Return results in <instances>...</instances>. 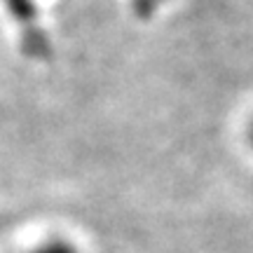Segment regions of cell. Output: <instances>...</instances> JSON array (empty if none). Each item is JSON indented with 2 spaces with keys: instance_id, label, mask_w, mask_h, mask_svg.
Here are the masks:
<instances>
[{
  "instance_id": "6da1fadb",
  "label": "cell",
  "mask_w": 253,
  "mask_h": 253,
  "mask_svg": "<svg viewBox=\"0 0 253 253\" xmlns=\"http://www.w3.org/2000/svg\"><path fill=\"white\" fill-rule=\"evenodd\" d=\"M24 253H80V249L68 237H49L45 242L26 249Z\"/></svg>"
},
{
  "instance_id": "7a4b0ae2",
  "label": "cell",
  "mask_w": 253,
  "mask_h": 253,
  "mask_svg": "<svg viewBox=\"0 0 253 253\" xmlns=\"http://www.w3.org/2000/svg\"><path fill=\"white\" fill-rule=\"evenodd\" d=\"M249 141H251V145H253V122H251V129H249Z\"/></svg>"
}]
</instances>
